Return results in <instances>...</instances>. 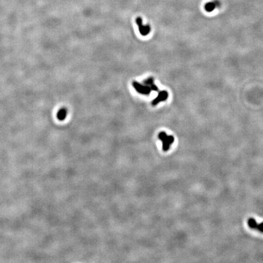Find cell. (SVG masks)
Returning <instances> with one entry per match:
<instances>
[{"label":"cell","mask_w":263,"mask_h":263,"mask_svg":"<svg viewBox=\"0 0 263 263\" xmlns=\"http://www.w3.org/2000/svg\"><path fill=\"white\" fill-rule=\"evenodd\" d=\"M168 98V93L166 91H161L158 93V95L156 98H155L152 102V104L153 106L157 105L159 102L161 101H166Z\"/></svg>","instance_id":"277c9868"},{"label":"cell","mask_w":263,"mask_h":263,"mask_svg":"<svg viewBox=\"0 0 263 263\" xmlns=\"http://www.w3.org/2000/svg\"><path fill=\"white\" fill-rule=\"evenodd\" d=\"M217 7H217V6H216V4L214 1L213 2H207L205 6V9L208 12H213Z\"/></svg>","instance_id":"8992f818"},{"label":"cell","mask_w":263,"mask_h":263,"mask_svg":"<svg viewBox=\"0 0 263 263\" xmlns=\"http://www.w3.org/2000/svg\"><path fill=\"white\" fill-rule=\"evenodd\" d=\"M136 23H137V25L138 26L139 31H140V34L143 36H146L148 35V34L150 33V26L149 25L144 26L143 24V20L140 17H138L136 19Z\"/></svg>","instance_id":"3957f363"},{"label":"cell","mask_w":263,"mask_h":263,"mask_svg":"<svg viewBox=\"0 0 263 263\" xmlns=\"http://www.w3.org/2000/svg\"><path fill=\"white\" fill-rule=\"evenodd\" d=\"M67 110L65 109H62L58 112L57 114V117L60 121H63L65 119V118L67 116Z\"/></svg>","instance_id":"52a82bcc"},{"label":"cell","mask_w":263,"mask_h":263,"mask_svg":"<svg viewBox=\"0 0 263 263\" xmlns=\"http://www.w3.org/2000/svg\"><path fill=\"white\" fill-rule=\"evenodd\" d=\"M132 85L136 91L141 95H149L152 91L149 87L146 85H142L137 82H133Z\"/></svg>","instance_id":"7a4b0ae2"},{"label":"cell","mask_w":263,"mask_h":263,"mask_svg":"<svg viewBox=\"0 0 263 263\" xmlns=\"http://www.w3.org/2000/svg\"><path fill=\"white\" fill-rule=\"evenodd\" d=\"M248 225L251 228H256L257 226V222L253 218H250L248 220Z\"/></svg>","instance_id":"ba28073f"},{"label":"cell","mask_w":263,"mask_h":263,"mask_svg":"<svg viewBox=\"0 0 263 263\" xmlns=\"http://www.w3.org/2000/svg\"><path fill=\"white\" fill-rule=\"evenodd\" d=\"M144 83L145 85L149 87L150 89L152 91H157L158 90V87L154 84V82H153V79L152 77H149L148 79L145 80L144 81Z\"/></svg>","instance_id":"5b68a950"},{"label":"cell","mask_w":263,"mask_h":263,"mask_svg":"<svg viewBox=\"0 0 263 263\" xmlns=\"http://www.w3.org/2000/svg\"><path fill=\"white\" fill-rule=\"evenodd\" d=\"M158 138L163 143V149L167 151L170 146L174 143V138L172 135H168L164 132H161L158 134Z\"/></svg>","instance_id":"6da1fadb"},{"label":"cell","mask_w":263,"mask_h":263,"mask_svg":"<svg viewBox=\"0 0 263 263\" xmlns=\"http://www.w3.org/2000/svg\"><path fill=\"white\" fill-rule=\"evenodd\" d=\"M256 229L258 230V231H260V232L263 233V222H261V223L258 224L257 228H256Z\"/></svg>","instance_id":"9c48e42d"}]
</instances>
